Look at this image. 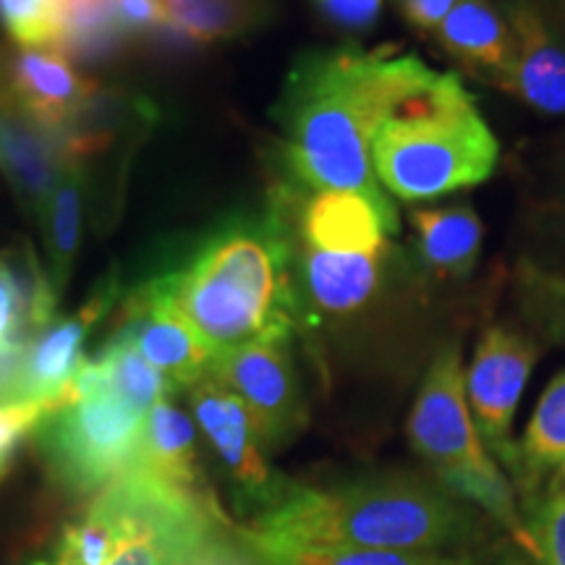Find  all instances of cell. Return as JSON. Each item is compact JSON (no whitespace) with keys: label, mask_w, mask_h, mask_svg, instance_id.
I'll return each mask as SVG.
<instances>
[{"label":"cell","mask_w":565,"mask_h":565,"mask_svg":"<svg viewBox=\"0 0 565 565\" xmlns=\"http://www.w3.org/2000/svg\"><path fill=\"white\" fill-rule=\"evenodd\" d=\"M433 74L416 55L359 47L299 55L273 108L294 192L385 194L372 171V141L395 105Z\"/></svg>","instance_id":"6da1fadb"},{"label":"cell","mask_w":565,"mask_h":565,"mask_svg":"<svg viewBox=\"0 0 565 565\" xmlns=\"http://www.w3.org/2000/svg\"><path fill=\"white\" fill-rule=\"evenodd\" d=\"M294 225L282 200L265 215L233 217L189 252L154 286L194 324L212 351L291 338L299 317Z\"/></svg>","instance_id":"7a4b0ae2"},{"label":"cell","mask_w":565,"mask_h":565,"mask_svg":"<svg viewBox=\"0 0 565 565\" xmlns=\"http://www.w3.org/2000/svg\"><path fill=\"white\" fill-rule=\"evenodd\" d=\"M244 526L303 545L466 553L477 515L440 482L395 471L333 487L288 482L280 498Z\"/></svg>","instance_id":"3957f363"},{"label":"cell","mask_w":565,"mask_h":565,"mask_svg":"<svg viewBox=\"0 0 565 565\" xmlns=\"http://www.w3.org/2000/svg\"><path fill=\"white\" fill-rule=\"evenodd\" d=\"M500 145L456 74L435 71L385 118L372 141L380 189L401 202H429L479 186L494 173Z\"/></svg>","instance_id":"277c9868"},{"label":"cell","mask_w":565,"mask_h":565,"mask_svg":"<svg viewBox=\"0 0 565 565\" xmlns=\"http://www.w3.org/2000/svg\"><path fill=\"white\" fill-rule=\"evenodd\" d=\"M463 374L461 351L456 345H445L433 359L416 393L406 422L408 443L435 471L445 490L466 505L482 508L536 563L532 534L515 503L511 479L494 463L471 419Z\"/></svg>","instance_id":"5b68a950"},{"label":"cell","mask_w":565,"mask_h":565,"mask_svg":"<svg viewBox=\"0 0 565 565\" xmlns=\"http://www.w3.org/2000/svg\"><path fill=\"white\" fill-rule=\"evenodd\" d=\"M141 427L145 416L110 391L97 359H87L34 435L66 490L100 492L137 463Z\"/></svg>","instance_id":"8992f818"},{"label":"cell","mask_w":565,"mask_h":565,"mask_svg":"<svg viewBox=\"0 0 565 565\" xmlns=\"http://www.w3.org/2000/svg\"><path fill=\"white\" fill-rule=\"evenodd\" d=\"M288 341L291 338H267L225 349L215 353L207 374L246 406L265 450L288 445L307 424Z\"/></svg>","instance_id":"52a82bcc"},{"label":"cell","mask_w":565,"mask_h":565,"mask_svg":"<svg viewBox=\"0 0 565 565\" xmlns=\"http://www.w3.org/2000/svg\"><path fill=\"white\" fill-rule=\"evenodd\" d=\"M540 362V345L511 328H487L466 370V401L471 419L492 456H498L511 475L519 463V445L513 440V419L524 387Z\"/></svg>","instance_id":"ba28073f"},{"label":"cell","mask_w":565,"mask_h":565,"mask_svg":"<svg viewBox=\"0 0 565 565\" xmlns=\"http://www.w3.org/2000/svg\"><path fill=\"white\" fill-rule=\"evenodd\" d=\"M189 401L196 427L228 471L238 505L249 511L252 519L267 511L288 482L267 463V450L246 406L212 377L189 387Z\"/></svg>","instance_id":"9c48e42d"},{"label":"cell","mask_w":565,"mask_h":565,"mask_svg":"<svg viewBox=\"0 0 565 565\" xmlns=\"http://www.w3.org/2000/svg\"><path fill=\"white\" fill-rule=\"evenodd\" d=\"M398 212L387 194L324 189L307 192L296 207V244L338 254H387Z\"/></svg>","instance_id":"30bf717a"},{"label":"cell","mask_w":565,"mask_h":565,"mask_svg":"<svg viewBox=\"0 0 565 565\" xmlns=\"http://www.w3.org/2000/svg\"><path fill=\"white\" fill-rule=\"evenodd\" d=\"M118 333L131 341L141 356L175 387H189L210 374L215 351L204 343L194 324L175 303L154 286L145 282L126 307V322Z\"/></svg>","instance_id":"8fae6325"},{"label":"cell","mask_w":565,"mask_h":565,"mask_svg":"<svg viewBox=\"0 0 565 565\" xmlns=\"http://www.w3.org/2000/svg\"><path fill=\"white\" fill-rule=\"evenodd\" d=\"M116 301V286H105L84 303L76 315L61 317L53 324L40 330L38 341L30 345L26 356L21 359L17 377L6 398L9 401H38L51 406V412L61 406L63 393L79 374L84 359V343L110 303Z\"/></svg>","instance_id":"7c38bea8"},{"label":"cell","mask_w":565,"mask_h":565,"mask_svg":"<svg viewBox=\"0 0 565 565\" xmlns=\"http://www.w3.org/2000/svg\"><path fill=\"white\" fill-rule=\"evenodd\" d=\"M66 162L71 160L63 137L47 131L21 108L9 76L0 71V173L26 210L42 212Z\"/></svg>","instance_id":"4fadbf2b"},{"label":"cell","mask_w":565,"mask_h":565,"mask_svg":"<svg viewBox=\"0 0 565 565\" xmlns=\"http://www.w3.org/2000/svg\"><path fill=\"white\" fill-rule=\"evenodd\" d=\"M6 76L21 108L58 137L82 121L97 92L95 82L51 47L19 45L6 63Z\"/></svg>","instance_id":"5bb4252c"},{"label":"cell","mask_w":565,"mask_h":565,"mask_svg":"<svg viewBox=\"0 0 565 565\" xmlns=\"http://www.w3.org/2000/svg\"><path fill=\"white\" fill-rule=\"evenodd\" d=\"M508 21L515 38L508 92L542 116H565V32L534 0H513Z\"/></svg>","instance_id":"9a60e30c"},{"label":"cell","mask_w":565,"mask_h":565,"mask_svg":"<svg viewBox=\"0 0 565 565\" xmlns=\"http://www.w3.org/2000/svg\"><path fill=\"white\" fill-rule=\"evenodd\" d=\"M296 242V238H294ZM387 254H338L296 244L294 273L303 307L324 317H351L370 307L383 286Z\"/></svg>","instance_id":"2e32d148"},{"label":"cell","mask_w":565,"mask_h":565,"mask_svg":"<svg viewBox=\"0 0 565 565\" xmlns=\"http://www.w3.org/2000/svg\"><path fill=\"white\" fill-rule=\"evenodd\" d=\"M435 34L443 51L477 79L505 92L511 89L515 38L508 13L500 11L492 0H458Z\"/></svg>","instance_id":"e0dca14e"},{"label":"cell","mask_w":565,"mask_h":565,"mask_svg":"<svg viewBox=\"0 0 565 565\" xmlns=\"http://www.w3.org/2000/svg\"><path fill=\"white\" fill-rule=\"evenodd\" d=\"M422 263L440 278H466L482 254L484 225L469 202L412 210Z\"/></svg>","instance_id":"ac0fdd59"},{"label":"cell","mask_w":565,"mask_h":565,"mask_svg":"<svg viewBox=\"0 0 565 565\" xmlns=\"http://www.w3.org/2000/svg\"><path fill=\"white\" fill-rule=\"evenodd\" d=\"M238 540L259 565H479L475 553H391V550L303 545L294 540H278L233 524Z\"/></svg>","instance_id":"d6986e66"},{"label":"cell","mask_w":565,"mask_h":565,"mask_svg":"<svg viewBox=\"0 0 565 565\" xmlns=\"http://www.w3.org/2000/svg\"><path fill=\"white\" fill-rule=\"evenodd\" d=\"M162 482L192 492H207L196 456L194 419L173 404L171 395L150 408L141 427L137 463Z\"/></svg>","instance_id":"ffe728a7"},{"label":"cell","mask_w":565,"mask_h":565,"mask_svg":"<svg viewBox=\"0 0 565 565\" xmlns=\"http://www.w3.org/2000/svg\"><path fill=\"white\" fill-rule=\"evenodd\" d=\"M129 30L121 24L116 0H51L47 42L66 61H97L121 51Z\"/></svg>","instance_id":"44dd1931"},{"label":"cell","mask_w":565,"mask_h":565,"mask_svg":"<svg viewBox=\"0 0 565 565\" xmlns=\"http://www.w3.org/2000/svg\"><path fill=\"white\" fill-rule=\"evenodd\" d=\"M58 291L38 265L0 259V356L21 353V333L45 328L55 315Z\"/></svg>","instance_id":"7402d4cb"},{"label":"cell","mask_w":565,"mask_h":565,"mask_svg":"<svg viewBox=\"0 0 565 565\" xmlns=\"http://www.w3.org/2000/svg\"><path fill=\"white\" fill-rule=\"evenodd\" d=\"M565 461V370L555 374L536 401V408L519 443L515 484L521 492H532L542 477L553 475Z\"/></svg>","instance_id":"603a6c76"},{"label":"cell","mask_w":565,"mask_h":565,"mask_svg":"<svg viewBox=\"0 0 565 565\" xmlns=\"http://www.w3.org/2000/svg\"><path fill=\"white\" fill-rule=\"evenodd\" d=\"M84 204V173L82 160H71L63 168L53 192L47 194L45 207L40 212L42 233H45V252L51 259V282L55 291H63L74 270L76 252H79Z\"/></svg>","instance_id":"cb8c5ba5"},{"label":"cell","mask_w":565,"mask_h":565,"mask_svg":"<svg viewBox=\"0 0 565 565\" xmlns=\"http://www.w3.org/2000/svg\"><path fill=\"white\" fill-rule=\"evenodd\" d=\"M171 32L189 42L233 40L263 17L259 0H160Z\"/></svg>","instance_id":"d4e9b609"},{"label":"cell","mask_w":565,"mask_h":565,"mask_svg":"<svg viewBox=\"0 0 565 565\" xmlns=\"http://www.w3.org/2000/svg\"><path fill=\"white\" fill-rule=\"evenodd\" d=\"M97 364L103 366L105 383L110 391L141 416L150 414L154 404L173 393V385L121 333L113 335V341L97 356Z\"/></svg>","instance_id":"484cf974"},{"label":"cell","mask_w":565,"mask_h":565,"mask_svg":"<svg viewBox=\"0 0 565 565\" xmlns=\"http://www.w3.org/2000/svg\"><path fill=\"white\" fill-rule=\"evenodd\" d=\"M513 291L526 320L553 343L565 345V273L524 259L515 267Z\"/></svg>","instance_id":"4316f807"},{"label":"cell","mask_w":565,"mask_h":565,"mask_svg":"<svg viewBox=\"0 0 565 565\" xmlns=\"http://www.w3.org/2000/svg\"><path fill=\"white\" fill-rule=\"evenodd\" d=\"M536 563L565 565V494H545L526 521Z\"/></svg>","instance_id":"83f0119b"},{"label":"cell","mask_w":565,"mask_h":565,"mask_svg":"<svg viewBox=\"0 0 565 565\" xmlns=\"http://www.w3.org/2000/svg\"><path fill=\"white\" fill-rule=\"evenodd\" d=\"M51 406L38 401H6L0 404V479L11 471L21 443L40 429Z\"/></svg>","instance_id":"f1b7e54d"},{"label":"cell","mask_w":565,"mask_h":565,"mask_svg":"<svg viewBox=\"0 0 565 565\" xmlns=\"http://www.w3.org/2000/svg\"><path fill=\"white\" fill-rule=\"evenodd\" d=\"M51 0H0V19L19 45L45 47Z\"/></svg>","instance_id":"f546056e"},{"label":"cell","mask_w":565,"mask_h":565,"mask_svg":"<svg viewBox=\"0 0 565 565\" xmlns=\"http://www.w3.org/2000/svg\"><path fill=\"white\" fill-rule=\"evenodd\" d=\"M385 0H315V9L335 30L362 34L377 24Z\"/></svg>","instance_id":"4dcf8cb0"},{"label":"cell","mask_w":565,"mask_h":565,"mask_svg":"<svg viewBox=\"0 0 565 565\" xmlns=\"http://www.w3.org/2000/svg\"><path fill=\"white\" fill-rule=\"evenodd\" d=\"M116 6L121 24L129 30V34L171 32V24H168L160 0H116Z\"/></svg>","instance_id":"1f68e13d"},{"label":"cell","mask_w":565,"mask_h":565,"mask_svg":"<svg viewBox=\"0 0 565 565\" xmlns=\"http://www.w3.org/2000/svg\"><path fill=\"white\" fill-rule=\"evenodd\" d=\"M395 3L414 30L435 32L458 0H395Z\"/></svg>","instance_id":"d6a6232c"},{"label":"cell","mask_w":565,"mask_h":565,"mask_svg":"<svg viewBox=\"0 0 565 565\" xmlns=\"http://www.w3.org/2000/svg\"><path fill=\"white\" fill-rule=\"evenodd\" d=\"M200 565H259V563L254 561V555L244 547V542L238 540L231 524L228 534L221 540V545L212 550Z\"/></svg>","instance_id":"836d02e7"},{"label":"cell","mask_w":565,"mask_h":565,"mask_svg":"<svg viewBox=\"0 0 565 565\" xmlns=\"http://www.w3.org/2000/svg\"><path fill=\"white\" fill-rule=\"evenodd\" d=\"M545 494H565V461L557 466L553 475H550Z\"/></svg>","instance_id":"e575fe53"},{"label":"cell","mask_w":565,"mask_h":565,"mask_svg":"<svg viewBox=\"0 0 565 565\" xmlns=\"http://www.w3.org/2000/svg\"><path fill=\"white\" fill-rule=\"evenodd\" d=\"M557 231H561V238L565 242V189H563L561 200H557Z\"/></svg>","instance_id":"d590c367"},{"label":"cell","mask_w":565,"mask_h":565,"mask_svg":"<svg viewBox=\"0 0 565 565\" xmlns=\"http://www.w3.org/2000/svg\"><path fill=\"white\" fill-rule=\"evenodd\" d=\"M505 565H532V561H521V557H511V561H505Z\"/></svg>","instance_id":"8d00e7d4"}]
</instances>
